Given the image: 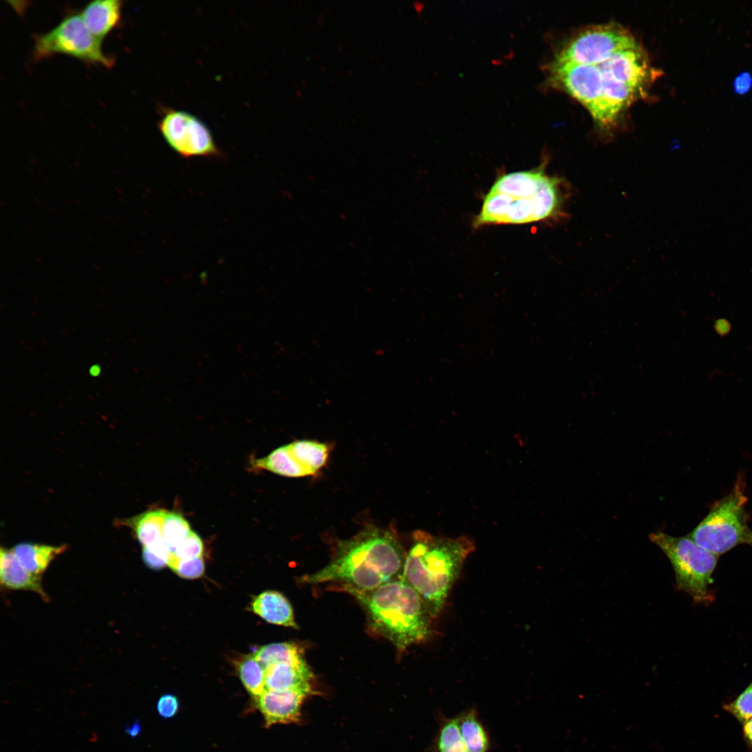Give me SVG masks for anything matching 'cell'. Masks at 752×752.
Wrapping results in <instances>:
<instances>
[{"mask_svg": "<svg viewBox=\"0 0 752 752\" xmlns=\"http://www.w3.org/2000/svg\"><path fill=\"white\" fill-rule=\"evenodd\" d=\"M545 159L530 170L499 176L485 194L473 226L520 225L561 217L567 198L564 180L549 175Z\"/></svg>", "mask_w": 752, "mask_h": 752, "instance_id": "obj_1", "label": "cell"}, {"mask_svg": "<svg viewBox=\"0 0 752 752\" xmlns=\"http://www.w3.org/2000/svg\"><path fill=\"white\" fill-rule=\"evenodd\" d=\"M405 557L394 533L368 526L339 541L330 561L302 581L312 585L334 583L342 590L368 592L400 576Z\"/></svg>", "mask_w": 752, "mask_h": 752, "instance_id": "obj_2", "label": "cell"}, {"mask_svg": "<svg viewBox=\"0 0 752 752\" xmlns=\"http://www.w3.org/2000/svg\"><path fill=\"white\" fill-rule=\"evenodd\" d=\"M474 544L468 538H439L418 530L406 554L402 577L418 593L434 618L441 613Z\"/></svg>", "mask_w": 752, "mask_h": 752, "instance_id": "obj_3", "label": "cell"}, {"mask_svg": "<svg viewBox=\"0 0 752 752\" xmlns=\"http://www.w3.org/2000/svg\"><path fill=\"white\" fill-rule=\"evenodd\" d=\"M364 609L373 631L400 652L428 640L432 619L418 593L399 576L368 592L346 591Z\"/></svg>", "mask_w": 752, "mask_h": 752, "instance_id": "obj_4", "label": "cell"}, {"mask_svg": "<svg viewBox=\"0 0 752 752\" xmlns=\"http://www.w3.org/2000/svg\"><path fill=\"white\" fill-rule=\"evenodd\" d=\"M745 483L739 478L733 489L712 506L707 516L688 535L698 545L720 556L739 545L752 547V530L745 508Z\"/></svg>", "mask_w": 752, "mask_h": 752, "instance_id": "obj_5", "label": "cell"}, {"mask_svg": "<svg viewBox=\"0 0 752 752\" xmlns=\"http://www.w3.org/2000/svg\"><path fill=\"white\" fill-rule=\"evenodd\" d=\"M650 540L657 545L673 566L675 586L690 595L696 603L713 601L709 586L719 556L706 550L687 536L673 537L664 532H653Z\"/></svg>", "mask_w": 752, "mask_h": 752, "instance_id": "obj_6", "label": "cell"}, {"mask_svg": "<svg viewBox=\"0 0 752 752\" xmlns=\"http://www.w3.org/2000/svg\"><path fill=\"white\" fill-rule=\"evenodd\" d=\"M101 46L102 41L90 32L80 13L70 11L49 31L33 36L32 57L37 61L62 54L110 68L115 60L105 54Z\"/></svg>", "mask_w": 752, "mask_h": 752, "instance_id": "obj_7", "label": "cell"}, {"mask_svg": "<svg viewBox=\"0 0 752 752\" xmlns=\"http://www.w3.org/2000/svg\"><path fill=\"white\" fill-rule=\"evenodd\" d=\"M638 46L623 27L615 24H601L575 35L560 49L554 60L599 65L618 52Z\"/></svg>", "mask_w": 752, "mask_h": 752, "instance_id": "obj_8", "label": "cell"}, {"mask_svg": "<svg viewBox=\"0 0 752 752\" xmlns=\"http://www.w3.org/2000/svg\"><path fill=\"white\" fill-rule=\"evenodd\" d=\"M158 128L166 143L184 158L222 156L207 126L192 113L165 108Z\"/></svg>", "mask_w": 752, "mask_h": 752, "instance_id": "obj_9", "label": "cell"}, {"mask_svg": "<svg viewBox=\"0 0 752 752\" xmlns=\"http://www.w3.org/2000/svg\"><path fill=\"white\" fill-rule=\"evenodd\" d=\"M330 452L328 444L297 440L272 451L265 457V467L269 471L286 477L313 476L325 466Z\"/></svg>", "mask_w": 752, "mask_h": 752, "instance_id": "obj_10", "label": "cell"}, {"mask_svg": "<svg viewBox=\"0 0 752 752\" xmlns=\"http://www.w3.org/2000/svg\"><path fill=\"white\" fill-rule=\"evenodd\" d=\"M551 86L562 89L583 104L593 116L602 101L604 80L597 65L554 60L549 67Z\"/></svg>", "mask_w": 752, "mask_h": 752, "instance_id": "obj_11", "label": "cell"}, {"mask_svg": "<svg viewBox=\"0 0 752 752\" xmlns=\"http://www.w3.org/2000/svg\"><path fill=\"white\" fill-rule=\"evenodd\" d=\"M597 65L602 73L614 80L641 91L654 73L639 46L618 52Z\"/></svg>", "mask_w": 752, "mask_h": 752, "instance_id": "obj_12", "label": "cell"}, {"mask_svg": "<svg viewBox=\"0 0 752 752\" xmlns=\"http://www.w3.org/2000/svg\"><path fill=\"white\" fill-rule=\"evenodd\" d=\"M309 696V694L301 691L265 690L254 700L267 728L275 724L299 721L302 704Z\"/></svg>", "mask_w": 752, "mask_h": 752, "instance_id": "obj_13", "label": "cell"}, {"mask_svg": "<svg viewBox=\"0 0 752 752\" xmlns=\"http://www.w3.org/2000/svg\"><path fill=\"white\" fill-rule=\"evenodd\" d=\"M313 673L305 656L265 668V688L268 691H301L312 695Z\"/></svg>", "mask_w": 752, "mask_h": 752, "instance_id": "obj_14", "label": "cell"}, {"mask_svg": "<svg viewBox=\"0 0 752 752\" xmlns=\"http://www.w3.org/2000/svg\"><path fill=\"white\" fill-rule=\"evenodd\" d=\"M0 581L10 590H29L38 594L45 601L49 597L42 588L41 577L27 571L18 561L12 549L0 550Z\"/></svg>", "mask_w": 752, "mask_h": 752, "instance_id": "obj_15", "label": "cell"}, {"mask_svg": "<svg viewBox=\"0 0 752 752\" xmlns=\"http://www.w3.org/2000/svg\"><path fill=\"white\" fill-rule=\"evenodd\" d=\"M120 0H95L88 2L80 15L90 32L101 41L120 21Z\"/></svg>", "mask_w": 752, "mask_h": 752, "instance_id": "obj_16", "label": "cell"}, {"mask_svg": "<svg viewBox=\"0 0 752 752\" xmlns=\"http://www.w3.org/2000/svg\"><path fill=\"white\" fill-rule=\"evenodd\" d=\"M251 609L269 623L298 628L290 602L278 591L265 590L260 593L253 599Z\"/></svg>", "mask_w": 752, "mask_h": 752, "instance_id": "obj_17", "label": "cell"}, {"mask_svg": "<svg viewBox=\"0 0 752 752\" xmlns=\"http://www.w3.org/2000/svg\"><path fill=\"white\" fill-rule=\"evenodd\" d=\"M67 549L66 545L22 542L12 549L19 563L29 572L41 576L50 563Z\"/></svg>", "mask_w": 752, "mask_h": 752, "instance_id": "obj_18", "label": "cell"}, {"mask_svg": "<svg viewBox=\"0 0 752 752\" xmlns=\"http://www.w3.org/2000/svg\"><path fill=\"white\" fill-rule=\"evenodd\" d=\"M166 510H151L127 521L143 547L151 548L164 542L162 525Z\"/></svg>", "mask_w": 752, "mask_h": 752, "instance_id": "obj_19", "label": "cell"}, {"mask_svg": "<svg viewBox=\"0 0 752 752\" xmlns=\"http://www.w3.org/2000/svg\"><path fill=\"white\" fill-rule=\"evenodd\" d=\"M253 655L264 668L274 663L293 661L305 656L303 648L295 642L269 643L259 648Z\"/></svg>", "mask_w": 752, "mask_h": 752, "instance_id": "obj_20", "label": "cell"}, {"mask_svg": "<svg viewBox=\"0 0 752 752\" xmlns=\"http://www.w3.org/2000/svg\"><path fill=\"white\" fill-rule=\"evenodd\" d=\"M458 725L461 737L468 752H486L487 751L488 737L473 711L458 717Z\"/></svg>", "mask_w": 752, "mask_h": 752, "instance_id": "obj_21", "label": "cell"}, {"mask_svg": "<svg viewBox=\"0 0 752 752\" xmlns=\"http://www.w3.org/2000/svg\"><path fill=\"white\" fill-rule=\"evenodd\" d=\"M237 671L242 684L253 699L265 691V668L253 654L244 656L237 662Z\"/></svg>", "mask_w": 752, "mask_h": 752, "instance_id": "obj_22", "label": "cell"}, {"mask_svg": "<svg viewBox=\"0 0 752 752\" xmlns=\"http://www.w3.org/2000/svg\"><path fill=\"white\" fill-rule=\"evenodd\" d=\"M191 531L189 522L181 514L166 510L162 536L171 554Z\"/></svg>", "mask_w": 752, "mask_h": 752, "instance_id": "obj_23", "label": "cell"}, {"mask_svg": "<svg viewBox=\"0 0 752 752\" xmlns=\"http://www.w3.org/2000/svg\"><path fill=\"white\" fill-rule=\"evenodd\" d=\"M439 752H468L462 740L458 718L446 721L441 726L437 740Z\"/></svg>", "mask_w": 752, "mask_h": 752, "instance_id": "obj_24", "label": "cell"}, {"mask_svg": "<svg viewBox=\"0 0 752 752\" xmlns=\"http://www.w3.org/2000/svg\"><path fill=\"white\" fill-rule=\"evenodd\" d=\"M168 566L179 577L187 579L201 577L205 572L203 556L179 558L171 554Z\"/></svg>", "mask_w": 752, "mask_h": 752, "instance_id": "obj_25", "label": "cell"}, {"mask_svg": "<svg viewBox=\"0 0 752 752\" xmlns=\"http://www.w3.org/2000/svg\"><path fill=\"white\" fill-rule=\"evenodd\" d=\"M726 712L743 724L752 718V681L733 701L723 705Z\"/></svg>", "mask_w": 752, "mask_h": 752, "instance_id": "obj_26", "label": "cell"}, {"mask_svg": "<svg viewBox=\"0 0 752 752\" xmlns=\"http://www.w3.org/2000/svg\"><path fill=\"white\" fill-rule=\"evenodd\" d=\"M171 554L165 542L151 548L143 547L142 549V558L145 564L154 570L168 565Z\"/></svg>", "mask_w": 752, "mask_h": 752, "instance_id": "obj_27", "label": "cell"}, {"mask_svg": "<svg viewBox=\"0 0 752 752\" xmlns=\"http://www.w3.org/2000/svg\"><path fill=\"white\" fill-rule=\"evenodd\" d=\"M203 551L204 545L201 538L191 531L172 554L179 558H189L202 556Z\"/></svg>", "mask_w": 752, "mask_h": 752, "instance_id": "obj_28", "label": "cell"}, {"mask_svg": "<svg viewBox=\"0 0 752 752\" xmlns=\"http://www.w3.org/2000/svg\"><path fill=\"white\" fill-rule=\"evenodd\" d=\"M180 703L178 698L171 694L162 695L157 700L156 709L162 719H171L178 712Z\"/></svg>", "mask_w": 752, "mask_h": 752, "instance_id": "obj_29", "label": "cell"}, {"mask_svg": "<svg viewBox=\"0 0 752 752\" xmlns=\"http://www.w3.org/2000/svg\"><path fill=\"white\" fill-rule=\"evenodd\" d=\"M752 79L747 72L740 74L736 77L734 82L735 91L738 93H746L751 86Z\"/></svg>", "mask_w": 752, "mask_h": 752, "instance_id": "obj_30", "label": "cell"}, {"mask_svg": "<svg viewBox=\"0 0 752 752\" xmlns=\"http://www.w3.org/2000/svg\"><path fill=\"white\" fill-rule=\"evenodd\" d=\"M742 728L743 739L748 752H752V718L744 722Z\"/></svg>", "mask_w": 752, "mask_h": 752, "instance_id": "obj_31", "label": "cell"}, {"mask_svg": "<svg viewBox=\"0 0 752 752\" xmlns=\"http://www.w3.org/2000/svg\"><path fill=\"white\" fill-rule=\"evenodd\" d=\"M141 725L138 719H134L131 725H125V733L132 739L139 736L141 732Z\"/></svg>", "mask_w": 752, "mask_h": 752, "instance_id": "obj_32", "label": "cell"}]
</instances>
